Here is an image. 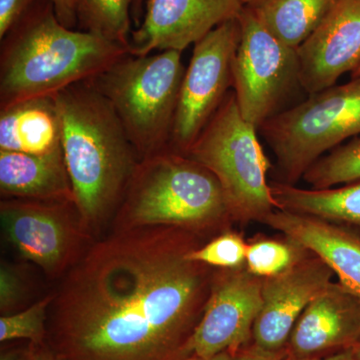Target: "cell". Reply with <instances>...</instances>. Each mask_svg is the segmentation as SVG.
Instances as JSON below:
<instances>
[{
	"label": "cell",
	"mask_w": 360,
	"mask_h": 360,
	"mask_svg": "<svg viewBox=\"0 0 360 360\" xmlns=\"http://www.w3.org/2000/svg\"><path fill=\"white\" fill-rule=\"evenodd\" d=\"M202 236L176 226L113 231L73 265L49 309L63 360H184L214 269L189 259Z\"/></svg>",
	"instance_id": "1"
},
{
	"label": "cell",
	"mask_w": 360,
	"mask_h": 360,
	"mask_svg": "<svg viewBox=\"0 0 360 360\" xmlns=\"http://www.w3.org/2000/svg\"><path fill=\"white\" fill-rule=\"evenodd\" d=\"M75 202L90 232L115 217L141 158L110 103L89 80L54 94Z\"/></svg>",
	"instance_id": "2"
},
{
	"label": "cell",
	"mask_w": 360,
	"mask_h": 360,
	"mask_svg": "<svg viewBox=\"0 0 360 360\" xmlns=\"http://www.w3.org/2000/svg\"><path fill=\"white\" fill-rule=\"evenodd\" d=\"M0 41V110L54 96L129 54L122 45L61 25L51 0H37Z\"/></svg>",
	"instance_id": "3"
},
{
	"label": "cell",
	"mask_w": 360,
	"mask_h": 360,
	"mask_svg": "<svg viewBox=\"0 0 360 360\" xmlns=\"http://www.w3.org/2000/svg\"><path fill=\"white\" fill-rule=\"evenodd\" d=\"M112 220L115 231L176 226L202 238L234 222L217 177L169 149L139 161Z\"/></svg>",
	"instance_id": "4"
},
{
	"label": "cell",
	"mask_w": 360,
	"mask_h": 360,
	"mask_svg": "<svg viewBox=\"0 0 360 360\" xmlns=\"http://www.w3.org/2000/svg\"><path fill=\"white\" fill-rule=\"evenodd\" d=\"M181 53H129L89 80L112 106L141 160L169 148L186 70Z\"/></svg>",
	"instance_id": "5"
},
{
	"label": "cell",
	"mask_w": 360,
	"mask_h": 360,
	"mask_svg": "<svg viewBox=\"0 0 360 360\" xmlns=\"http://www.w3.org/2000/svg\"><path fill=\"white\" fill-rule=\"evenodd\" d=\"M257 130L241 115L231 89L186 155L217 177L232 219L240 224H262L277 210L267 181L271 162Z\"/></svg>",
	"instance_id": "6"
},
{
	"label": "cell",
	"mask_w": 360,
	"mask_h": 360,
	"mask_svg": "<svg viewBox=\"0 0 360 360\" xmlns=\"http://www.w3.org/2000/svg\"><path fill=\"white\" fill-rule=\"evenodd\" d=\"M259 130L276 156V181L295 186L315 161L360 135V77L309 94Z\"/></svg>",
	"instance_id": "7"
},
{
	"label": "cell",
	"mask_w": 360,
	"mask_h": 360,
	"mask_svg": "<svg viewBox=\"0 0 360 360\" xmlns=\"http://www.w3.org/2000/svg\"><path fill=\"white\" fill-rule=\"evenodd\" d=\"M238 20L241 35L232 90L241 115L259 129L300 86V58L297 49L279 41L262 25L250 6L243 7Z\"/></svg>",
	"instance_id": "8"
},
{
	"label": "cell",
	"mask_w": 360,
	"mask_h": 360,
	"mask_svg": "<svg viewBox=\"0 0 360 360\" xmlns=\"http://www.w3.org/2000/svg\"><path fill=\"white\" fill-rule=\"evenodd\" d=\"M0 219L21 257L49 277L68 274L89 248L91 232L73 201L2 198Z\"/></svg>",
	"instance_id": "9"
},
{
	"label": "cell",
	"mask_w": 360,
	"mask_h": 360,
	"mask_svg": "<svg viewBox=\"0 0 360 360\" xmlns=\"http://www.w3.org/2000/svg\"><path fill=\"white\" fill-rule=\"evenodd\" d=\"M240 35V23L236 18L193 45L180 87L169 150L186 155L232 89Z\"/></svg>",
	"instance_id": "10"
},
{
	"label": "cell",
	"mask_w": 360,
	"mask_h": 360,
	"mask_svg": "<svg viewBox=\"0 0 360 360\" xmlns=\"http://www.w3.org/2000/svg\"><path fill=\"white\" fill-rule=\"evenodd\" d=\"M264 278L246 266L215 269L205 311L188 343L189 356L207 359L252 341V329L262 305Z\"/></svg>",
	"instance_id": "11"
},
{
	"label": "cell",
	"mask_w": 360,
	"mask_h": 360,
	"mask_svg": "<svg viewBox=\"0 0 360 360\" xmlns=\"http://www.w3.org/2000/svg\"><path fill=\"white\" fill-rule=\"evenodd\" d=\"M241 0H146L141 23L132 30L129 53L182 52L217 26L240 15Z\"/></svg>",
	"instance_id": "12"
},
{
	"label": "cell",
	"mask_w": 360,
	"mask_h": 360,
	"mask_svg": "<svg viewBox=\"0 0 360 360\" xmlns=\"http://www.w3.org/2000/svg\"><path fill=\"white\" fill-rule=\"evenodd\" d=\"M333 270L310 253L290 269L264 278L262 305L252 329V342L269 352L285 350L300 315L333 283Z\"/></svg>",
	"instance_id": "13"
},
{
	"label": "cell",
	"mask_w": 360,
	"mask_h": 360,
	"mask_svg": "<svg viewBox=\"0 0 360 360\" xmlns=\"http://www.w3.org/2000/svg\"><path fill=\"white\" fill-rule=\"evenodd\" d=\"M300 86L307 94L328 89L360 66V0H338L297 49Z\"/></svg>",
	"instance_id": "14"
},
{
	"label": "cell",
	"mask_w": 360,
	"mask_h": 360,
	"mask_svg": "<svg viewBox=\"0 0 360 360\" xmlns=\"http://www.w3.org/2000/svg\"><path fill=\"white\" fill-rule=\"evenodd\" d=\"M360 340V297L331 283L309 303L291 331L288 356L316 357L354 348Z\"/></svg>",
	"instance_id": "15"
},
{
	"label": "cell",
	"mask_w": 360,
	"mask_h": 360,
	"mask_svg": "<svg viewBox=\"0 0 360 360\" xmlns=\"http://www.w3.org/2000/svg\"><path fill=\"white\" fill-rule=\"evenodd\" d=\"M321 258L338 283L360 297V236L340 225L298 213L274 210L262 222Z\"/></svg>",
	"instance_id": "16"
},
{
	"label": "cell",
	"mask_w": 360,
	"mask_h": 360,
	"mask_svg": "<svg viewBox=\"0 0 360 360\" xmlns=\"http://www.w3.org/2000/svg\"><path fill=\"white\" fill-rule=\"evenodd\" d=\"M2 198L73 201L63 151L46 155L0 150Z\"/></svg>",
	"instance_id": "17"
},
{
	"label": "cell",
	"mask_w": 360,
	"mask_h": 360,
	"mask_svg": "<svg viewBox=\"0 0 360 360\" xmlns=\"http://www.w3.org/2000/svg\"><path fill=\"white\" fill-rule=\"evenodd\" d=\"M0 150L33 155L63 151L53 96L25 99L0 110Z\"/></svg>",
	"instance_id": "18"
},
{
	"label": "cell",
	"mask_w": 360,
	"mask_h": 360,
	"mask_svg": "<svg viewBox=\"0 0 360 360\" xmlns=\"http://www.w3.org/2000/svg\"><path fill=\"white\" fill-rule=\"evenodd\" d=\"M269 184L278 210L326 220L360 236V180L326 189L300 188L279 181Z\"/></svg>",
	"instance_id": "19"
},
{
	"label": "cell",
	"mask_w": 360,
	"mask_h": 360,
	"mask_svg": "<svg viewBox=\"0 0 360 360\" xmlns=\"http://www.w3.org/2000/svg\"><path fill=\"white\" fill-rule=\"evenodd\" d=\"M338 0H258L250 4L258 20L279 41L297 49Z\"/></svg>",
	"instance_id": "20"
},
{
	"label": "cell",
	"mask_w": 360,
	"mask_h": 360,
	"mask_svg": "<svg viewBox=\"0 0 360 360\" xmlns=\"http://www.w3.org/2000/svg\"><path fill=\"white\" fill-rule=\"evenodd\" d=\"M134 0H77V28L129 49ZM129 51V49H127Z\"/></svg>",
	"instance_id": "21"
},
{
	"label": "cell",
	"mask_w": 360,
	"mask_h": 360,
	"mask_svg": "<svg viewBox=\"0 0 360 360\" xmlns=\"http://www.w3.org/2000/svg\"><path fill=\"white\" fill-rule=\"evenodd\" d=\"M310 253L304 246L288 236H283V238L260 236L248 243L245 266L255 276L267 278L283 274Z\"/></svg>",
	"instance_id": "22"
},
{
	"label": "cell",
	"mask_w": 360,
	"mask_h": 360,
	"mask_svg": "<svg viewBox=\"0 0 360 360\" xmlns=\"http://www.w3.org/2000/svg\"><path fill=\"white\" fill-rule=\"evenodd\" d=\"M303 179L314 189L360 180V136L329 151L307 169Z\"/></svg>",
	"instance_id": "23"
},
{
	"label": "cell",
	"mask_w": 360,
	"mask_h": 360,
	"mask_svg": "<svg viewBox=\"0 0 360 360\" xmlns=\"http://www.w3.org/2000/svg\"><path fill=\"white\" fill-rule=\"evenodd\" d=\"M53 295H49L32 307L0 317V341L30 340L34 345H42L47 335L46 322Z\"/></svg>",
	"instance_id": "24"
},
{
	"label": "cell",
	"mask_w": 360,
	"mask_h": 360,
	"mask_svg": "<svg viewBox=\"0 0 360 360\" xmlns=\"http://www.w3.org/2000/svg\"><path fill=\"white\" fill-rule=\"evenodd\" d=\"M246 250L248 241L238 232L229 229L194 248L188 258L215 269H236L245 266Z\"/></svg>",
	"instance_id": "25"
},
{
	"label": "cell",
	"mask_w": 360,
	"mask_h": 360,
	"mask_svg": "<svg viewBox=\"0 0 360 360\" xmlns=\"http://www.w3.org/2000/svg\"><path fill=\"white\" fill-rule=\"evenodd\" d=\"M25 278L15 267L2 264L0 269V310L9 314L25 297ZM4 314V315H6Z\"/></svg>",
	"instance_id": "26"
},
{
	"label": "cell",
	"mask_w": 360,
	"mask_h": 360,
	"mask_svg": "<svg viewBox=\"0 0 360 360\" xmlns=\"http://www.w3.org/2000/svg\"><path fill=\"white\" fill-rule=\"evenodd\" d=\"M37 0H0V39L18 23Z\"/></svg>",
	"instance_id": "27"
},
{
	"label": "cell",
	"mask_w": 360,
	"mask_h": 360,
	"mask_svg": "<svg viewBox=\"0 0 360 360\" xmlns=\"http://www.w3.org/2000/svg\"><path fill=\"white\" fill-rule=\"evenodd\" d=\"M285 350L283 352H269L258 347L251 341L245 347L239 348L233 354L234 360H285Z\"/></svg>",
	"instance_id": "28"
},
{
	"label": "cell",
	"mask_w": 360,
	"mask_h": 360,
	"mask_svg": "<svg viewBox=\"0 0 360 360\" xmlns=\"http://www.w3.org/2000/svg\"><path fill=\"white\" fill-rule=\"evenodd\" d=\"M51 2L61 25L77 30V0H51Z\"/></svg>",
	"instance_id": "29"
},
{
	"label": "cell",
	"mask_w": 360,
	"mask_h": 360,
	"mask_svg": "<svg viewBox=\"0 0 360 360\" xmlns=\"http://www.w3.org/2000/svg\"><path fill=\"white\" fill-rule=\"evenodd\" d=\"M285 360H356L355 359L354 348L342 350V352H336V354L324 355V356L316 357H290L286 356Z\"/></svg>",
	"instance_id": "30"
},
{
	"label": "cell",
	"mask_w": 360,
	"mask_h": 360,
	"mask_svg": "<svg viewBox=\"0 0 360 360\" xmlns=\"http://www.w3.org/2000/svg\"><path fill=\"white\" fill-rule=\"evenodd\" d=\"M144 4L146 0H134L131 7V18L134 28L141 23L144 14Z\"/></svg>",
	"instance_id": "31"
},
{
	"label": "cell",
	"mask_w": 360,
	"mask_h": 360,
	"mask_svg": "<svg viewBox=\"0 0 360 360\" xmlns=\"http://www.w3.org/2000/svg\"><path fill=\"white\" fill-rule=\"evenodd\" d=\"M30 360H63L51 348H39L33 352Z\"/></svg>",
	"instance_id": "32"
},
{
	"label": "cell",
	"mask_w": 360,
	"mask_h": 360,
	"mask_svg": "<svg viewBox=\"0 0 360 360\" xmlns=\"http://www.w3.org/2000/svg\"><path fill=\"white\" fill-rule=\"evenodd\" d=\"M184 360H234L233 354L231 352H220L219 354L213 355L212 357H207V359H201L198 356H189Z\"/></svg>",
	"instance_id": "33"
},
{
	"label": "cell",
	"mask_w": 360,
	"mask_h": 360,
	"mask_svg": "<svg viewBox=\"0 0 360 360\" xmlns=\"http://www.w3.org/2000/svg\"><path fill=\"white\" fill-rule=\"evenodd\" d=\"M354 352L355 359H356V360H360V340L359 342L354 347Z\"/></svg>",
	"instance_id": "34"
},
{
	"label": "cell",
	"mask_w": 360,
	"mask_h": 360,
	"mask_svg": "<svg viewBox=\"0 0 360 360\" xmlns=\"http://www.w3.org/2000/svg\"><path fill=\"white\" fill-rule=\"evenodd\" d=\"M0 360H18V359H16L15 355H14L13 354H6V355H2L1 359H0Z\"/></svg>",
	"instance_id": "35"
},
{
	"label": "cell",
	"mask_w": 360,
	"mask_h": 360,
	"mask_svg": "<svg viewBox=\"0 0 360 360\" xmlns=\"http://www.w3.org/2000/svg\"><path fill=\"white\" fill-rule=\"evenodd\" d=\"M245 6H250V4H255L258 0H241Z\"/></svg>",
	"instance_id": "36"
},
{
	"label": "cell",
	"mask_w": 360,
	"mask_h": 360,
	"mask_svg": "<svg viewBox=\"0 0 360 360\" xmlns=\"http://www.w3.org/2000/svg\"><path fill=\"white\" fill-rule=\"evenodd\" d=\"M360 77V66L356 70L352 73V78Z\"/></svg>",
	"instance_id": "37"
}]
</instances>
